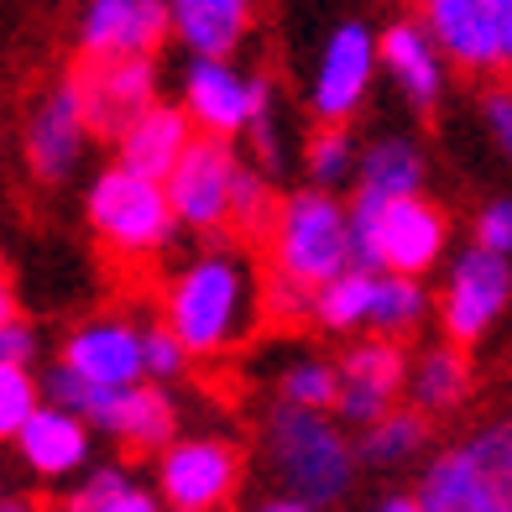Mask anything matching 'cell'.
Here are the masks:
<instances>
[{
    "mask_svg": "<svg viewBox=\"0 0 512 512\" xmlns=\"http://www.w3.org/2000/svg\"><path fill=\"white\" fill-rule=\"evenodd\" d=\"M267 293L256 283L251 256L236 246H215L194 256L168 283V330L189 356H225L256 330Z\"/></svg>",
    "mask_w": 512,
    "mask_h": 512,
    "instance_id": "cell-1",
    "label": "cell"
},
{
    "mask_svg": "<svg viewBox=\"0 0 512 512\" xmlns=\"http://www.w3.org/2000/svg\"><path fill=\"white\" fill-rule=\"evenodd\" d=\"M267 455H272L277 481L288 486V497L304 502L309 512L335 507L351 492L356 450L330 413H304V408L277 403L267 413Z\"/></svg>",
    "mask_w": 512,
    "mask_h": 512,
    "instance_id": "cell-2",
    "label": "cell"
},
{
    "mask_svg": "<svg viewBox=\"0 0 512 512\" xmlns=\"http://www.w3.org/2000/svg\"><path fill=\"white\" fill-rule=\"evenodd\" d=\"M272 277L319 293L330 288L335 277H345L356 267L351 251V209L324 189H298L277 204L272 220Z\"/></svg>",
    "mask_w": 512,
    "mask_h": 512,
    "instance_id": "cell-3",
    "label": "cell"
},
{
    "mask_svg": "<svg viewBox=\"0 0 512 512\" xmlns=\"http://www.w3.org/2000/svg\"><path fill=\"white\" fill-rule=\"evenodd\" d=\"M450 236L445 209L429 204L424 194L413 199H371L356 194L351 199V251L361 272H398V277H418L424 267L439 262Z\"/></svg>",
    "mask_w": 512,
    "mask_h": 512,
    "instance_id": "cell-4",
    "label": "cell"
},
{
    "mask_svg": "<svg viewBox=\"0 0 512 512\" xmlns=\"http://www.w3.org/2000/svg\"><path fill=\"white\" fill-rule=\"evenodd\" d=\"M424 512H512V418L445 450L418 481Z\"/></svg>",
    "mask_w": 512,
    "mask_h": 512,
    "instance_id": "cell-5",
    "label": "cell"
},
{
    "mask_svg": "<svg viewBox=\"0 0 512 512\" xmlns=\"http://www.w3.org/2000/svg\"><path fill=\"white\" fill-rule=\"evenodd\" d=\"M89 225L100 230V241L121 256H152L173 241L178 215L168 204L162 183H147L126 168H110L89 189Z\"/></svg>",
    "mask_w": 512,
    "mask_h": 512,
    "instance_id": "cell-6",
    "label": "cell"
},
{
    "mask_svg": "<svg viewBox=\"0 0 512 512\" xmlns=\"http://www.w3.org/2000/svg\"><path fill=\"white\" fill-rule=\"evenodd\" d=\"M236 178L241 162L220 136H194V147L183 152L178 173L162 183L178 225L199 230V236H220L225 225H236Z\"/></svg>",
    "mask_w": 512,
    "mask_h": 512,
    "instance_id": "cell-7",
    "label": "cell"
},
{
    "mask_svg": "<svg viewBox=\"0 0 512 512\" xmlns=\"http://www.w3.org/2000/svg\"><path fill=\"white\" fill-rule=\"evenodd\" d=\"M377 63H382L377 32H371L366 21H340V27L324 37V53H319L314 84H309V110L324 126H345L361 110Z\"/></svg>",
    "mask_w": 512,
    "mask_h": 512,
    "instance_id": "cell-8",
    "label": "cell"
},
{
    "mask_svg": "<svg viewBox=\"0 0 512 512\" xmlns=\"http://www.w3.org/2000/svg\"><path fill=\"white\" fill-rule=\"evenodd\" d=\"M74 89L84 100V121L100 136H121L157 105V68L152 58H84L74 74Z\"/></svg>",
    "mask_w": 512,
    "mask_h": 512,
    "instance_id": "cell-9",
    "label": "cell"
},
{
    "mask_svg": "<svg viewBox=\"0 0 512 512\" xmlns=\"http://www.w3.org/2000/svg\"><path fill=\"white\" fill-rule=\"evenodd\" d=\"M272 100L277 95L267 74H241L230 63H189V74H183V115L220 142L236 131H251Z\"/></svg>",
    "mask_w": 512,
    "mask_h": 512,
    "instance_id": "cell-10",
    "label": "cell"
},
{
    "mask_svg": "<svg viewBox=\"0 0 512 512\" xmlns=\"http://www.w3.org/2000/svg\"><path fill=\"white\" fill-rule=\"evenodd\" d=\"M512 298V267L492 251H460L455 267L445 277V298H439V319H445V335L455 345H476L492 324L502 319Z\"/></svg>",
    "mask_w": 512,
    "mask_h": 512,
    "instance_id": "cell-11",
    "label": "cell"
},
{
    "mask_svg": "<svg viewBox=\"0 0 512 512\" xmlns=\"http://www.w3.org/2000/svg\"><path fill=\"white\" fill-rule=\"evenodd\" d=\"M236 481L241 455L225 439H178L157 465V486L173 512H215L236 497Z\"/></svg>",
    "mask_w": 512,
    "mask_h": 512,
    "instance_id": "cell-12",
    "label": "cell"
},
{
    "mask_svg": "<svg viewBox=\"0 0 512 512\" xmlns=\"http://www.w3.org/2000/svg\"><path fill=\"white\" fill-rule=\"evenodd\" d=\"M408 392V356L398 351V340H361L345 351L340 361V403L335 413L356 429H371L392 418L398 403Z\"/></svg>",
    "mask_w": 512,
    "mask_h": 512,
    "instance_id": "cell-13",
    "label": "cell"
},
{
    "mask_svg": "<svg viewBox=\"0 0 512 512\" xmlns=\"http://www.w3.org/2000/svg\"><path fill=\"white\" fill-rule=\"evenodd\" d=\"M424 27L434 37V48L450 63L471 68V74L507 68V58H502V6L497 0H429Z\"/></svg>",
    "mask_w": 512,
    "mask_h": 512,
    "instance_id": "cell-14",
    "label": "cell"
},
{
    "mask_svg": "<svg viewBox=\"0 0 512 512\" xmlns=\"http://www.w3.org/2000/svg\"><path fill=\"white\" fill-rule=\"evenodd\" d=\"M173 32V6L157 0H95L79 21L84 58H152Z\"/></svg>",
    "mask_w": 512,
    "mask_h": 512,
    "instance_id": "cell-15",
    "label": "cell"
},
{
    "mask_svg": "<svg viewBox=\"0 0 512 512\" xmlns=\"http://www.w3.org/2000/svg\"><path fill=\"white\" fill-rule=\"evenodd\" d=\"M63 366L84 377L89 387H142L147 361H142V330L126 319H89L79 324L63 345Z\"/></svg>",
    "mask_w": 512,
    "mask_h": 512,
    "instance_id": "cell-16",
    "label": "cell"
},
{
    "mask_svg": "<svg viewBox=\"0 0 512 512\" xmlns=\"http://www.w3.org/2000/svg\"><path fill=\"white\" fill-rule=\"evenodd\" d=\"M84 424H95L115 434L131 450H173L178 445V413L168 403V392L157 387H95L84 408Z\"/></svg>",
    "mask_w": 512,
    "mask_h": 512,
    "instance_id": "cell-17",
    "label": "cell"
},
{
    "mask_svg": "<svg viewBox=\"0 0 512 512\" xmlns=\"http://www.w3.org/2000/svg\"><path fill=\"white\" fill-rule=\"evenodd\" d=\"M84 142H89L84 100H79L74 79H68V84H58L53 95L37 105L32 126H27V157H32L37 178H53V183L68 178V173H74V162L84 157Z\"/></svg>",
    "mask_w": 512,
    "mask_h": 512,
    "instance_id": "cell-18",
    "label": "cell"
},
{
    "mask_svg": "<svg viewBox=\"0 0 512 512\" xmlns=\"http://www.w3.org/2000/svg\"><path fill=\"white\" fill-rule=\"evenodd\" d=\"M377 48L398 89L408 95V105L429 115L439 105V89H445V53L434 48L429 27L424 21H392L387 32H377Z\"/></svg>",
    "mask_w": 512,
    "mask_h": 512,
    "instance_id": "cell-19",
    "label": "cell"
},
{
    "mask_svg": "<svg viewBox=\"0 0 512 512\" xmlns=\"http://www.w3.org/2000/svg\"><path fill=\"white\" fill-rule=\"evenodd\" d=\"M189 147H194V121L189 115H183L178 105H152L142 121L121 136V168L147 178V183H168Z\"/></svg>",
    "mask_w": 512,
    "mask_h": 512,
    "instance_id": "cell-20",
    "label": "cell"
},
{
    "mask_svg": "<svg viewBox=\"0 0 512 512\" xmlns=\"http://www.w3.org/2000/svg\"><path fill=\"white\" fill-rule=\"evenodd\" d=\"M173 32L194 53V63H225L251 32V6L246 0H178Z\"/></svg>",
    "mask_w": 512,
    "mask_h": 512,
    "instance_id": "cell-21",
    "label": "cell"
},
{
    "mask_svg": "<svg viewBox=\"0 0 512 512\" xmlns=\"http://www.w3.org/2000/svg\"><path fill=\"white\" fill-rule=\"evenodd\" d=\"M21 455H27L32 471L42 476H68L89 460V424L74 413H63L53 403H42L37 418L21 429Z\"/></svg>",
    "mask_w": 512,
    "mask_h": 512,
    "instance_id": "cell-22",
    "label": "cell"
},
{
    "mask_svg": "<svg viewBox=\"0 0 512 512\" xmlns=\"http://www.w3.org/2000/svg\"><path fill=\"white\" fill-rule=\"evenodd\" d=\"M361 183L356 194L371 199H413L418 183H424V152H418L408 136H382L361 152Z\"/></svg>",
    "mask_w": 512,
    "mask_h": 512,
    "instance_id": "cell-23",
    "label": "cell"
},
{
    "mask_svg": "<svg viewBox=\"0 0 512 512\" xmlns=\"http://www.w3.org/2000/svg\"><path fill=\"white\" fill-rule=\"evenodd\" d=\"M471 392V366L455 345H429L424 356L408 366V398H413V413H450L460 408V398Z\"/></svg>",
    "mask_w": 512,
    "mask_h": 512,
    "instance_id": "cell-24",
    "label": "cell"
},
{
    "mask_svg": "<svg viewBox=\"0 0 512 512\" xmlns=\"http://www.w3.org/2000/svg\"><path fill=\"white\" fill-rule=\"evenodd\" d=\"M424 314H429V293L418 277L377 272V288H371V324H366V330H377V340L408 335Z\"/></svg>",
    "mask_w": 512,
    "mask_h": 512,
    "instance_id": "cell-25",
    "label": "cell"
},
{
    "mask_svg": "<svg viewBox=\"0 0 512 512\" xmlns=\"http://www.w3.org/2000/svg\"><path fill=\"white\" fill-rule=\"evenodd\" d=\"M371 288H377V272H361L351 267L345 277H335L330 288L314 293V319L324 324V330H361V324H371Z\"/></svg>",
    "mask_w": 512,
    "mask_h": 512,
    "instance_id": "cell-26",
    "label": "cell"
},
{
    "mask_svg": "<svg viewBox=\"0 0 512 512\" xmlns=\"http://www.w3.org/2000/svg\"><path fill=\"white\" fill-rule=\"evenodd\" d=\"M277 403L283 408H304V413H330L340 403V366L330 361H293L277 382Z\"/></svg>",
    "mask_w": 512,
    "mask_h": 512,
    "instance_id": "cell-27",
    "label": "cell"
},
{
    "mask_svg": "<svg viewBox=\"0 0 512 512\" xmlns=\"http://www.w3.org/2000/svg\"><path fill=\"white\" fill-rule=\"evenodd\" d=\"M424 439H429L424 413H392V418H382V424H371L361 434V460H371V465H403V460H413L418 450H424Z\"/></svg>",
    "mask_w": 512,
    "mask_h": 512,
    "instance_id": "cell-28",
    "label": "cell"
},
{
    "mask_svg": "<svg viewBox=\"0 0 512 512\" xmlns=\"http://www.w3.org/2000/svg\"><path fill=\"white\" fill-rule=\"evenodd\" d=\"M304 168H309V178L319 183V189L330 194V183H345L351 168H361V162H356L351 136H345L340 126H324V131H314V142L304 147Z\"/></svg>",
    "mask_w": 512,
    "mask_h": 512,
    "instance_id": "cell-29",
    "label": "cell"
},
{
    "mask_svg": "<svg viewBox=\"0 0 512 512\" xmlns=\"http://www.w3.org/2000/svg\"><path fill=\"white\" fill-rule=\"evenodd\" d=\"M37 382L27 366H0V439H21V429L37 418Z\"/></svg>",
    "mask_w": 512,
    "mask_h": 512,
    "instance_id": "cell-30",
    "label": "cell"
},
{
    "mask_svg": "<svg viewBox=\"0 0 512 512\" xmlns=\"http://www.w3.org/2000/svg\"><path fill=\"white\" fill-rule=\"evenodd\" d=\"M142 361H147L152 382H173V377H183V366H189V351H183V340L168 324H152V330H142Z\"/></svg>",
    "mask_w": 512,
    "mask_h": 512,
    "instance_id": "cell-31",
    "label": "cell"
},
{
    "mask_svg": "<svg viewBox=\"0 0 512 512\" xmlns=\"http://www.w3.org/2000/svg\"><path fill=\"white\" fill-rule=\"evenodd\" d=\"M126 492H131V481H126L121 465H100V471L89 476V481H84L58 512H110V502H115V497H126Z\"/></svg>",
    "mask_w": 512,
    "mask_h": 512,
    "instance_id": "cell-32",
    "label": "cell"
},
{
    "mask_svg": "<svg viewBox=\"0 0 512 512\" xmlns=\"http://www.w3.org/2000/svg\"><path fill=\"white\" fill-rule=\"evenodd\" d=\"M272 220H277V209H272L267 178L241 168V178H236V225L241 230H272Z\"/></svg>",
    "mask_w": 512,
    "mask_h": 512,
    "instance_id": "cell-33",
    "label": "cell"
},
{
    "mask_svg": "<svg viewBox=\"0 0 512 512\" xmlns=\"http://www.w3.org/2000/svg\"><path fill=\"white\" fill-rule=\"evenodd\" d=\"M476 246L512 262V199H492L476 215Z\"/></svg>",
    "mask_w": 512,
    "mask_h": 512,
    "instance_id": "cell-34",
    "label": "cell"
},
{
    "mask_svg": "<svg viewBox=\"0 0 512 512\" xmlns=\"http://www.w3.org/2000/svg\"><path fill=\"white\" fill-rule=\"evenodd\" d=\"M42 392H48V403L53 408H63V413H74V418H84V408H89V387L84 377H74V371L68 366H53L48 371V382H42Z\"/></svg>",
    "mask_w": 512,
    "mask_h": 512,
    "instance_id": "cell-35",
    "label": "cell"
},
{
    "mask_svg": "<svg viewBox=\"0 0 512 512\" xmlns=\"http://www.w3.org/2000/svg\"><path fill=\"white\" fill-rule=\"evenodd\" d=\"M251 147H256V157H262V168H267V173H283V126H277V100H272L262 115H256Z\"/></svg>",
    "mask_w": 512,
    "mask_h": 512,
    "instance_id": "cell-36",
    "label": "cell"
},
{
    "mask_svg": "<svg viewBox=\"0 0 512 512\" xmlns=\"http://www.w3.org/2000/svg\"><path fill=\"white\" fill-rule=\"evenodd\" d=\"M267 309L283 319V324H304V319L314 314V293L283 283V277H272V283H267Z\"/></svg>",
    "mask_w": 512,
    "mask_h": 512,
    "instance_id": "cell-37",
    "label": "cell"
},
{
    "mask_svg": "<svg viewBox=\"0 0 512 512\" xmlns=\"http://www.w3.org/2000/svg\"><path fill=\"white\" fill-rule=\"evenodd\" d=\"M486 126H492V136L502 142V152L512 157V89L497 84L492 95H486Z\"/></svg>",
    "mask_w": 512,
    "mask_h": 512,
    "instance_id": "cell-38",
    "label": "cell"
},
{
    "mask_svg": "<svg viewBox=\"0 0 512 512\" xmlns=\"http://www.w3.org/2000/svg\"><path fill=\"white\" fill-rule=\"evenodd\" d=\"M32 330L21 319H11V324H0V366H27V356H32Z\"/></svg>",
    "mask_w": 512,
    "mask_h": 512,
    "instance_id": "cell-39",
    "label": "cell"
},
{
    "mask_svg": "<svg viewBox=\"0 0 512 512\" xmlns=\"http://www.w3.org/2000/svg\"><path fill=\"white\" fill-rule=\"evenodd\" d=\"M110 512H157V502H152L147 492H136V486H131L126 497H115V502H110Z\"/></svg>",
    "mask_w": 512,
    "mask_h": 512,
    "instance_id": "cell-40",
    "label": "cell"
},
{
    "mask_svg": "<svg viewBox=\"0 0 512 512\" xmlns=\"http://www.w3.org/2000/svg\"><path fill=\"white\" fill-rule=\"evenodd\" d=\"M497 6H502V58L512 68V0H497Z\"/></svg>",
    "mask_w": 512,
    "mask_h": 512,
    "instance_id": "cell-41",
    "label": "cell"
},
{
    "mask_svg": "<svg viewBox=\"0 0 512 512\" xmlns=\"http://www.w3.org/2000/svg\"><path fill=\"white\" fill-rule=\"evenodd\" d=\"M377 512H424V507H418V497H387Z\"/></svg>",
    "mask_w": 512,
    "mask_h": 512,
    "instance_id": "cell-42",
    "label": "cell"
},
{
    "mask_svg": "<svg viewBox=\"0 0 512 512\" xmlns=\"http://www.w3.org/2000/svg\"><path fill=\"white\" fill-rule=\"evenodd\" d=\"M16 319V298H11V288L0 283V324H11Z\"/></svg>",
    "mask_w": 512,
    "mask_h": 512,
    "instance_id": "cell-43",
    "label": "cell"
},
{
    "mask_svg": "<svg viewBox=\"0 0 512 512\" xmlns=\"http://www.w3.org/2000/svg\"><path fill=\"white\" fill-rule=\"evenodd\" d=\"M256 512H309V507H304V502H293V497H283V502H262Z\"/></svg>",
    "mask_w": 512,
    "mask_h": 512,
    "instance_id": "cell-44",
    "label": "cell"
},
{
    "mask_svg": "<svg viewBox=\"0 0 512 512\" xmlns=\"http://www.w3.org/2000/svg\"><path fill=\"white\" fill-rule=\"evenodd\" d=\"M0 512H37V507L21 502V497H6V502H0Z\"/></svg>",
    "mask_w": 512,
    "mask_h": 512,
    "instance_id": "cell-45",
    "label": "cell"
}]
</instances>
